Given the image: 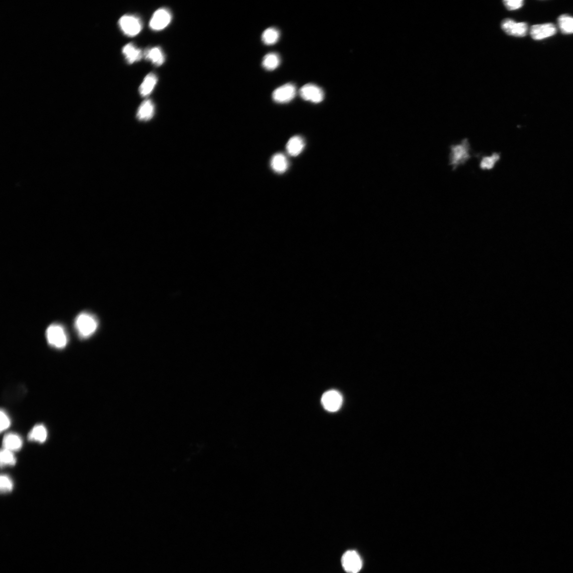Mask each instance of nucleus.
Returning <instances> with one entry per match:
<instances>
[{"label": "nucleus", "mask_w": 573, "mask_h": 573, "mask_svg": "<svg viewBox=\"0 0 573 573\" xmlns=\"http://www.w3.org/2000/svg\"><path fill=\"white\" fill-rule=\"evenodd\" d=\"M450 149L449 165L454 171L460 166L466 164L472 157L470 144L467 138L463 139L460 143L451 145Z\"/></svg>", "instance_id": "f257e3e1"}, {"label": "nucleus", "mask_w": 573, "mask_h": 573, "mask_svg": "<svg viewBox=\"0 0 573 573\" xmlns=\"http://www.w3.org/2000/svg\"><path fill=\"white\" fill-rule=\"evenodd\" d=\"M75 327L82 338H87L92 335L98 327V321L93 315L83 313L76 317Z\"/></svg>", "instance_id": "f03ea898"}, {"label": "nucleus", "mask_w": 573, "mask_h": 573, "mask_svg": "<svg viewBox=\"0 0 573 573\" xmlns=\"http://www.w3.org/2000/svg\"><path fill=\"white\" fill-rule=\"evenodd\" d=\"M47 337L49 345L56 348H63L67 345L68 336L66 331L59 324H54L48 328Z\"/></svg>", "instance_id": "7ed1b4c3"}, {"label": "nucleus", "mask_w": 573, "mask_h": 573, "mask_svg": "<svg viewBox=\"0 0 573 573\" xmlns=\"http://www.w3.org/2000/svg\"><path fill=\"white\" fill-rule=\"evenodd\" d=\"M119 23L120 29L129 37L137 36L143 29L141 19L136 16L124 15L119 19Z\"/></svg>", "instance_id": "20e7f679"}, {"label": "nucleus", "mask_w": 573, "mask_h": 573, "mask_svg": "<svg viewBox=\"0 0 573 573\" xmlns=\"http://www.w3.org/2000/svg\"><path fill=\"white\" fill-rule=\"evenodd\" d=\"M341 564L344 570L348 573H358L362 566L361 557L355 550H348L344 553Z\"/></svg>", "instance_id": "39448f33"}, {"label": "nucleus", "mask_w": 573, "mask_h": 573, "mask_svg": "<svg viewBox=\"0 0 573 573\" xmlns=\"http://www.w3.org/2000/svg\"><path fill=\"white\" fill-rule=\"evenodd\" d=\"M170 11L167 8L158 9L153 15L149 23L150 28L153 30H162L167 27L171 21Z\"/></svg>", "instance_id": "423d86ee"}, {"label": "nucleus", "mask_w": 573, "mask_h": 573, "mask_svg": "<svg viewBox=\"0 0 573 573\" xmlns=\"http://www.w3.org/2000/svg\"><path fill=\"white\" fill-rule=\"evenodd\" d=\"M296 95V86L288 83L277 88L272 93V99L276 103L285 104L294 99Z\"/></svg>", "instance_id": "0eeeda50"}, {"label": "nucleus", "mask_w": 573, "mask_h": 573, "mask_svg": "<svg viewBox=\"0 0 573 573\" xmlns=\"http://www.w3.org/2000/svg\"><path fill=\"white\" fill-rule=\"evenodd\" d=\"M501 27L507 35L515 37H525L528 30L527 24L525 23H516L509 18L502 22Z\"/></svg>", "instance_id": "6e6552de"}, {"label": "nucleus", "mask_w": 573, "mask_h": 573, "mask_svg": "<svg viewBox=\"0 0 573 573\" xmlns=\"http://www.w3.org/2000/svg\"><path fill=\"white\" fill-rule=\"evenodd\" d=\"M299 94L304 100L310 101L314 103H321L324 98V94L322 89L312 84H308L303 86L299 91Z\"/></svg>", "instance_id": "1a4fd4ad"}, {"label": "nucleus", "mask_w": 573, "mask_h": 573, "mask_svg": "<svg viewBox=\"0 0 573 573\" xmlns=\"http://www.w3.org/2000/svg\"><path fill=\"white\" fill-rule=\"evenodd\" d=\"M321 402L323 407L327 411L335 412L340 408L343 399L339 392L330 390L323 395Z\"/></svg>", "instance_id": "9d476101"}, {"label": "nucleus", "mask_w": 573, "mask_h": 573, "mask_svg": "<svg viewBox=\"0 0 573 573\" xmlns=\"http://www.w3.org/2000/svg\"><path fill=\"white\" fill-rule=\"evenodd\" d=\"M557 29L551 23L535 24L532 26L530 34L534 40L540 41L555 35Z\"/></svg>", "instance_id": "9b49d317"}, {"label": "nucleus", "mask_w": 573, "mask_h": 573, "mask_svg": "<svg viewBox=\"0 0 573 573\" xmlns=\"http://www.w3.org/2000/svg\"><path fill=\"white\" fill-rule=\"evenodd\" d=\"M143 56L157 67L161 66L165 61V56L161 48L154 47L144 50Z\"/></svg>", "instance_id": "f8f14e48"}, {"label": "nucleus", "mask_w": 573, "mask_h": 573, "mask_svg": "<svg viewBox=\"0 0 573 573\" xmlns=\"http://www.w3.org/2000/svg\"><path fill=\"white\" fill-rule=\"evenodd\" d=\"M122 52L129 64L138 62L143 56L142 49L137 48L133 43L126 44L123 48Z\"/></svg>", "instance_id": "ddd939ff"}, {"label": "nucleus", "mask_w": 573, "mask_h": 573, "mask_svg": "<svg viewBox=\"0 0 573 573\" xmlns=\"http://www.w3.org/2000/svg\"><path fill=\"white\" fill-rule=\"evenodd\" d=\"M22 438L15 433H9L5 435L3 439V449L12 452L20 450L23 447Z\"/></svg>", "instance_id": "4468645a"}, {"label": "nucleus", "mask_w": 573, "mask_h": 573, "mask_svg": "<svg viewBox=\"0 0 573 573\" xmlns=\"http://www.w3.org/2000/svg\"><path fill=\"white\" fill-rule=\"evenodd\" d=\"M158 81L156 75L150 73L144 78L139 88V93L142 96L147 97L152 93Z\"/></svg>", "instance_id": "2eb2a0df"}, {"label": "nucleus", "mask_w": 573, "mask_h": 573, "mask_svg": "<svg viewBox=\"0 0 573 573\" xmlns=\"http://www.w3.org/2000/svg\"><path fill=\"white\" fill-rule=\"evenodd\" d=\"M304 147V140L299 136L292 137L286 145V149L288 154L292 157H296L300 154Z\"/></svg>", "instance_id": "dca6fc26"}, {"label": "nucleus", "mask_w": 573, "mask_h": 573, "mask_svg": "<svg viewBox=\"0 0 573 573\" xmlns=\"http://www.w3.org/2000/svg\"><path fill=\"white\" fill-rule=\"evenodd\" d=\"M155 106L150 99H146L140 105L137 117L140 120H148L154 116Z\"/></svg>", "instance_id": "f3484780"}, {"label": "nucleus", "mask_w": 573, "mask_h": 573, "mask_svg": "<svg viewBox=\"0 0 573 573\" xmlns=\"http://www.w3.org/2000/svg\"><path fill=\"white\" fill-rule=\"evenodd\" d=\"M271 166L272 169L278 174H283L288 168V161L286 157L281 153L274 155L271 159Z\"/></svg>", "instance_id": "a211bd4d"}, {"label": "nucleus", "mask_w": 573, "mask_h": 573, "mask_svg": "<svg viewBox=\"0 0 573 573\" xmlns=\"http://www.w3.org/2000/svg\"><path fill=\"white\" fill-rule=\"evenodd\" d=\"M501 158V153L494 152L490 156H483L480 160L479 168L482 170H491Z\"/></svg>", "instance_id": "6ab92c4d"}, {"label": "nucleus", "mask_w": 573, "mask_h": 573, "mask_svg": "<svg viewBox=\"0 0 573 573\" xmlns=\"http://www.w3.org/2000/svg\"><path fill=\"white\" fill-rule=\"evenodd\" d=\"M48 437L47 430L43 425H37L32 429L28 435L29 441L43 443Z\"/></svg>", "instance_id": "aec40b11"}, {"label": "nucleus", "mask_w": 573, "mask_h": 573, "mask_svg": "<svg viewBox=\"0 0 573 573\" xmlns=\"http://www.w3.org/2000/svg\"><path fill=\"white\" fill-rule=\"evenodd\" d=\"M280 63V57L276 53L266 54L263 59V66L267 71H273L277 69Z\"/></svg>", "instance_id": "412c9836"}, {"label": "nucleus", "mask_w": 573, "mask_h": 573, "mask_svg": "<svg viewBox=\"0 0 573 573\" xmlns=\"http://www.w3.org/2000/svg\"><path fill=\"white\" fill-rule=\"evenodd\" d=\"M558 23L563 34H573V17L568 15H561L558 19Z\"/></svg>", "instance_id": "4be33fe9"}, {"label": "nucleus", "mask_w": 573, "mask_h": 573, "mask_svg": "<svg viewBox=\"0 0 573 573\" xmlns=\"http://www.w3.org/2000/svg\"><path fill=\"white\" fill-rule=\"evenodd\" d=\"M280 32L275 27L265 29L262 35V40L266 46H272L276 44L279 39Z\"/></svg>", "instance_id": "5701e85b"}, {"label": "nucleus", "mask_w": 573, "mask_h": 573, "mask_svg": "<svg viewBox=\"0 0 573 573\" xmlns=\"http://www.w3.org/2000/svg\"><path fill=\"white\" fill-rule=\"evenodd\" d=\"M1 466H14L16 463V458L13 452L3 449L0 454Z\"/></svg>", "instance_id": "b1692460"}, {"label": "nucleus", "mask_w": 573, "mask_h": 573, "mask_svg": "<svg viewBox=\"0 0 573 573\" xmlns=\"http://www.w3.org/2000/svg\"><path fill=\"white\" fill-rule=\"evenodd\" d=\"M14 488V483L10 478L6 475H1L0 478V489L2 493H8Z\"/></svg>", "instance_id": "393cba45"}, {"label": "nucleus", "mask_w": 573, "mask_h": 573, "mask_svg": "<svg viewBox=\"0 0 573 573\" xmlns=\"http://www.w3.org/2000/svg\"><path fill=\"white\" fill-rule=\"evenodd\" d=\"M505 7L509 10H515L522 7L524 1L522 0H506L503 1Z\"/></svg>", "instance_id": "a878e982"}, {"label": "nucleus", "mask_w": 573, "mask_h": 573, "mask_svg": "<svg viewBox=\"0 0 573 573\" xmlns=\"http://www.w3.org/2000/svg\"><path fill=\"white\" fill-rule=\"evenodd\" d=\"M11 425L10 419L6 412L1 410V431L2 432L7 430Z\"/></svg>", "instance_id": "bb28decb"}]
</instances>
